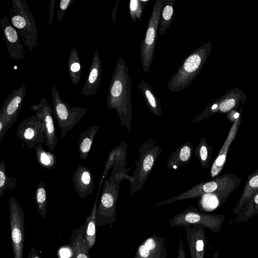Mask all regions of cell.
<instances>
[{
    "label": "cell",
    "mask_w": 258,
    "mask_h": 258,
    "mask_svg": "<svg viewBox=\"0 0 258 258\" xmlns=\"http://www.w3.org/2000/svg\"><path fill=\"white\" fill-rule=\"evenodd\" d=\"M138 86L150 111L154 115L160 116L162 113L161 102L151 86L142 80Z\"/></svg>",
    "instance_id": "obj_22"
},
{
    "label": "cell",
    "mask_w": 258,
    "mask_h": 258,
    "mask_svg": "<svg viewBox=\"0 0 258 258\" xmlns=\"http://www.w3.org/2000/svg\"><path fill=\"white\" fill-rule=\"evenodd\" d=\"M127 148V143L122 141L118 146L111 151L106 162L102 179H103L111 167L113 168L112 172L115 173L126 172L128 170L125 169L126 164Z\"/></svg>",
    "instance_id": "obj_17"
},
{
    "label": "cell",
    "mask_w": 258,
    "mask_h": 258,
    "mask_svg": "<svg viewBox=\"0 0 258 258\" xmlns=\"http://www.w3.org/2000/svg\"><path fill=\"white\" fill-rule=\"evenodd\" d=\"M68 71L73 84L74 85L78 84L81 80L82 67L78 51L75 47H72L70 52L68 59Z\"/></svg>",
    "instance_id": "obj_26"
},
{
    "label": "cell",
    "mask_w": 258,
    "mask_h": 258,
    "mask_svg": "<svg viewBox=\"0 0 258 258\" xmlns=\"http://www.w3.org/2000/svg\"><path fill=\"white\" fill-rule=\"evenodd\" d=\"M6 164L4 161L0 163V198L8 189L16 188L17 180L14 177H9L6 174Z\"/></svg>",
    "instance_id": "obj_32"
},
{
    "label": "cell",
    "mask_w": 258,
    "mask_h": 258,
    "mask_svg": "<svg viewBox=\"0 0 258 258\" xmlns=\"http://www.w3.org/2000/svg\"><path fill=\"white\" fill-rule=\"evenodd\" d=\"M131 84L128 68L124 59L120 57L109 84L107 107L109 110H116L121 125L128 133L131 132L132 123Z\"/></svg>",
    "instance_id": "obj_1"
},
{
    "label": "cell",
    "mask_w": 258,
    "mask_h": 258,
    "mask_svg": "<svg viewBox=\"0 0 258 258\" xmlns=\"http://www.w3.org/2000/svg\"><path fill=\"white\" fill-rule=\"evenodd\" d=\"M102 62L96 48L93 54L89 73L81 93L85 96L95 95L100 85Z\"/></svg>",
    "instance_id": "obj_15"
},
{
    "label": "cell",
    "mask_w": 258,
    "mask_h": 258,
    "mask_svg": "<svg viewBox=\"0 0 258 258\" xmlns=\"http://www.w3.org/2000/svg\"><path fill=\"white\" fill-rule=\"evenodd\" d=\"M149 0H131L128 5V10L132 21L135 22L141 20L145 6Z\"/></svg>",
    "instance_id": "obj_33"
},
{
    "label": "cell",
    "mask_w": 258,
    "mask_h": 258,
    "mask_svg": "<svg viewBox=\"0 0 258 258\" xmlns=\"http://www.w3.org/2000/svg\"><path fill=\"white\" fill-rule=\"evenodd\" d=\"M30 109L35 111L36 114L42 120L45 132V146H48L50 152L53 151L57 145V139L50 102L43 98L37 104H32Z\"/></svg>",
    "instance_id": "obj_12"
},
{
    "label": "cell",
    "mask_w": 258,
    "mask_h": 258,
    "mask_svg": "<svg viewBox=\"0 0 258 258\" xmlns=\"http://www.w3.org/2000/svg\"><path fill=\"white\" fill-rule=\"evenodd\" d=\"M98 192L97 198L94 203V205L92 211L89 216L86 218L85 222L86 227L85 230V238L89 246L90 249L93 247L96 240V209H97V201L98 197Z\"/></svg>",
    "instance_id": "obj_25"
},
{
    "label": "cell",
    "mask_w": 258,
    "mask_h": 258,
    "mask_svg": "<svg viewBox=\"0 0 258 258\" xmlns=\"http://www.w3.org/2000/svg\"><path fill=\"white\" fill-rule=\"evenodd\" d=\"M186 239L191 258H203L204 242L200 228L201 225H184Z\"/></svg>",
    "instance_id": "obj_18"
},
{
    "label": "cell",
    "mask_w": 258,
    "mask_h": 258,
    "mask_svg": "<svg viewBox=\"0 0 258 258\" xmlns=\"http://www.w3.org/2000/svg\"><path fill=\"white\" fill-rule=\"evenodd\" d=\"M86 224L74 230L69 244L73 251L72 258H90V248L84 237Z\"/></svg>",
    "instance_id": "obj_20"
},
{
    "label": "cell",
    "mask_w": 258,
    "mask_h": 258,
    "mask_svg": "<svg viewBox=\"0 0 258 258\" xmlns=\"http://www.w3.org/2000/svg\"><path fill=\"white\" fill-rule=\"evenodd\" d=\"M74 0H61L59 1L57 13V21L59 23L64 14L70 7L74 3Z\"/></svg>",
    "instance_id": "obj_35"
},
{
    "label": "cell",
    "mask_w": 258,
    "mask_h": 258,
    "mask_svg": "<svg viewBox=\"0 0 258 258\" xmlns=\"http://www.w3.org/2000/svg\"><path fill=\"white\" fill-rule=\"evenodd\" d=\"M72 181L80 198L89 196L94 190V181L90 169L86 166L79 165L73 172Z\"/></svg>",
    "instance_id": "obj_14"
},
{
    "label": "cell",
    "mask_w": 258,
    "mask_h": 258,
    "mask_svg": "<svg viewBox=\"0 0 258 258\" xmlns=\"http://www.w3.org/2000/svg\"><path fill=\"white\" fill-rule=\"evenodd\" d=\"M99 128V125H93L80 134L78 148L80 159L84 160L87 159L94 137Z\"/></svg>",
    "instance_id": "obj_23"
},
{
    "label": "cell",
    "mask_w": 258,
    "mask_h": 258,
    "mask_svg": "<svg viewBox=\"0 0 258 258\" xmlns=\"http://www.w3.org/2000/svg\"><path fill=\"white\" fill-rule=\"evenodd\" d=\"M58 254L59 258H71L73 255V251L69 245L62 246L59 249Z\"/></svg>",
    "instance_id": "obj_36"
},
{
    "label": "cell",
    "mask_w": 258,
    "mask_h": 258,
    "mask_svg": "<svg viewBox=\"0 0 258 258\" xmlns=\"http://www.w3.org/2000/svg\"><path fill=\"white\" fill-rule=\"evenodd\" d=\"M232 175H224L213 179L200 182L192 186L188 190L172 198L166 200L157 204L155 206L169 204L180 200L192 199L207 194H212L215 196L221 194H229L238 185L239 182H235L238 178H234Z\"/></svg>",
    "instance_id": "obj_5"
},
{
    "label": "cell",
    "mask_w": 258,
    "mask_h": 258,
    "mask_svg": "<svg viewBox=\"0 0 258 258\" xmlns=\"http://www.w3.org/2000/svg\"><path fill=\"white\" fill-rule=\"evenodd\" d=\"M177 258H185V253L183 248V242L182 239H180L179 242Z\"/></svg>",
    "instance_id": "obj_38"
},
{
    "label": "cell",
    "mask_w": 258,
    "mask_h": 258,
    "mask_svg": "<svg viewBox=\"0 0 258 258\" xmlns=\"http://www.w3.org/2000/svg\"><path fill=\"white\" fill-rule=\"evenodd\" d=\"M202 203L206 208H215L218 204L217 196L212 194H207L201 196Z\"/></svg>",
    "instance_id": "obj_34"
},
{
    "label": "cell",
    "mask_w": 258,
    "mask_h": 258,
    "mask_svg": "<svg viewBox=\"0 0 258 258\" xmlns=\"http://www.w3.org/2000/svg\"><path fill=\"white\" fill-rule=\"evenodd\" d=\"M16 136L29 149L34 148L37 144L44 143L45 132L42 120L37 114L23 119L18 126Z\"/></svg>",
    "instance_id": "obj_11"
},
{
    "label": "cell",
    "mask_w": 258,
    "mask_h": 258,
    "mask_svg": "<svg viewBox=\"0 0 258 258\" xmlns=\"http://www.w3.org/2000/svg\"><path fill=\"white\" fill-rule=\"evenodd\" d=\"M163 0H157L150 17L146 33L140 45L142 69L148 73L152 63Z\"/></svg>",
    "instance_id": "obj_8"
},
{
    "label": "cell",
    "mask_w": 258,
    "mask_h": 258,
    "mask_svg": "<svg viewBox=\"0 0 258 258\" xmlns=\"http://www.w3.org/2000/svg\"><path fill=\"white\" fill-rule=\"evenodd\" d=\"M192 155L193 147L187 141L170 154L167 162V168L176 169L188 164L191 161Z\"/></svg>",
    "instance_id": "obj_19"
},
{
    "label": "cell",
    "mask_w": 258,
    "mask_h": 258,
    "mask_svg": "<svg viewBox=\"0 0 258 258\" xmlns=\"http://www.w3.org/2000/svg\"><path fill=\"white\" fill-rule=\"evenodd\" d=\"M8 10L11 24L32 51L37 46V28L28 4L24 0H11Z\"/></svg>",
    "instance_id": "obj_4"
},
{
    "label": "cell",
    "mask_w": 258,
    "mask_h": 258,
    "mask_svg": "<svg viewBox=\"0 0 258 258\" xmlns=\"http://www.w3.org/2000/svg\"><path fill=\"white\" fill-rule=\"evenodd\" d=\"M34 197L38 213L42 219H44L47 213V200L46 187L43 181H41L38 184Z\"/></svg>",
    "instance_id": "obj_30"
},
{
    "label": "cell",
    "mask_w": 258,
    "mask_h": 258,
    "mask_svg": "<svg viewBox=\"0 0 258 258\" xmlns=\"http://www.w3.org/2000/svg\"><path fill=\"white\" fill-rule=\"evenodd\" d=\"M53 116L61 130V136L64 138L69 131L76 125L87 112L86 108L71 107L63 101L57 88L51 86Z\"/></svg>",
    "instance_id": "obj_7"
},
{
    "label": "cell",
    "mask_w": 258,
    "mask_h": 258,
    "mask_svg": "<svg viewBox=\"0 0 258 258\" xmlns=\"http://www.w3.org/2000/svg\"><path fill=\"white\" fill-rule=\"evenodd\" d=\"M194 151L201 166L205 168H208L211 160L212 147L209 146L205 137L201 139Z\"/></svg>",
    "instance_id": "obj_29"
},
{
    "label": "cell",
    "mask_w": 258,
    "mask_h": 258,
    "mask_svg": "<svg viewBox=\"0 0 258 258\" xmlns=\"http://www.w3.org/2000/svg\"><path fill=\"white\" fill-rule=\"evenodd\" d=\"M0 27L10 57L15 60L21 61L25 57V50L18 31L11 24L7 16L5 15L1 18Z\"/></svg>",
    "instance_id": "obj_13"
},
{
    "label": "cell",
    "mask_w": 258,
    "mask_h": 258,
    "mask_svg": "<svg viewBox=\"0 0 258 258\" xmlns=\"http://www.w3.org/2000/svg\"><path fill=\"white\" fill-rule=\"evenodd\" d=\"M24 84L10 93L0 109V143L9 129L17 120L26 94Z\"/></svg>",
    "instance_id": "obj_9"
},
{
    "label": "cell",
    "mask_w": 258,
    "mask_h": 258,
    "mask_svg": "<svg viewBox=\"0 0 258 258\" xmlns=\"http://www.w3.org/2000/svg\"><path fill=\"white\" fill-rule=\"evenodd\" d=\"M252 174L253 176L249 175L250 178H248L241 195L240 202L242 204L251 198L258 190V169Z\"/></svg>",
    "instance_id": "obj_31"
},
{
    "label": "cell",
    "mask_w": 258,
    "mask_h": 258,
    "mask_svg": "<svg viewBox=\"0 0 258 258\" xmlns=\"http://www.w3.org/2000/svg\"><path fill=\"white\" fill-rule=\"evenodd\" d=\"M10 223L14 258H23L25 241L24 212L16 199L9 201Z\"/></svg>",
    "instance_id": "obj_10"
},
{
    "label": "cell",
    "mask_w": 258,
    "mask_h": 258,
    "mask_svg": "<svg viewBox=\"0 0 258 258\" xmlns=\"http://www.w3.org/2000/svg\"><path fill=\"white\" fill-rule=\"evenodd\" d=\"M240 116H239L235 120L230 130L228 136L225 141L223 146L221 148L217 158L213 164L210 172L212 177H214L217 176L220 172L223 167L229 147L231 145L232 141L234 140L237 133L238 126L240 124Z\"/></svg>",
    "instance_id": "obj_21"
},
{
    "label": "cell",
    "mask_w": 258,
    "mask_h": 258,
    "mask_svg": "<svg viewBox=\"0 0 258 258\" xmlns=\"http://www.w3.org/2000/svg\"><path fill=\"white\" fill-rule=\"evenodd\" d=\"M34 149L37 161L41 167L48 170L54 167L57 162V157L54 154L45 151L41 144L36 145Z\"/></svg>",
    "instance_id": "obj_27"
},
{
    "label": "cell",
    "mask_w": 258,
    "mask_h": 258,
    "mask_svg": "<svg viewBox=\"0 0 258 258\" xmlns=\"http://www.w3.org/2000/svg\"><path fill=\"white\" fill-rule=\"evenodd\" d=\"M27 258H41L36 249L32 246L29 251Z\"/></svg>",
    "instance_id": "obj_39"
},
{
    "label": "cell",
    "mask_w": 258,
    "mask_h": 258,
    "mask_svg": "<svg viewBox=\"0 0 258 258\" xmlns=\"http://www.w3.org/2000/svg\"><path fill=\"white\" fill-rule=\"evenodd\" d=\"M134 258H167L164 238H148L138 247Z\"/></svg>",
    "instance_id": "obj_16"
},
{
    "label": "cell",
    "mask_w": 258,
    "mask_h": 258,
    "mask_svg": "<svg viewBox=\"0 0 258 258\" xmlns=\"http://www.w3.org/2000/svg\"><path fill=\"white\" fill-rule=\"evenodd\" d=\"M119 2V0H117L116 1L115 6L111 14V16L113 23H114V21L115 20L116 13V11H117V9L118 3Z\"/></svg>",
    "instance_id": "obj_40"
},
{
    "label": "cell",
    "mask_w": 258,
    "mask_h": 258,
    "mask_svg": "<svg viewBox=\"0 0 258 258\" xmlns=\"http://www.w3.org/2000/svg\"><path fill=\"white\" fill-rule=\"evenodd\" d=\"M212 47V42L209 41L191 52L170 79L167 84L168 90L173 93H178L191 84L200 73Z\"/></svg>",
    "instance_id": "obj_2"
},
{
    "label": "cell",
    "mask_w": 258,
    "mask_h": 258,
    "mask_svg": "<svg viewBox=\"0 0 258 258\" xmlns=\"http://www.w3.org/2000/svg\"><path fill=\"white\" fill-rule=\"evenodd\" d=\"M122 179L113 174L105 179L100 202L96 209V226L102 227L116 221V203Z\"/></svg>",
    "instance_id": "obj_6"
},
{
    "label": "cell",
    "mask_w": 258,
    "mask_h": 258,
    "mask_svg": "<svg viewBox=\"0 0 258 258\" xmlns=\"http://www.w3.org/2000/svg\"><path fill=\"white\" fill-rule=\"evenodd\" d=\"M174 3V0H163L159 23L158 30L160 35L164 34L173 22Z\"/></svg>",
    "instance_id": "obj_24"
},
{
    "label": "cell",
    "mask_w": 258,
    "mask_h": 258,
    "mask_svg": "<svg viewBox=\"0 0 258 258\" xmlns=\"http://www.w3.org/2000/svg\"><path fill=\"white\" fill-rule=\"evenodd\" d=\"M234 89V92L231 90L225 94V97H222V101L218 105V109L222 112H226L230 110L236 106L238 105V104L242 99V94L243 92H241L239 89Z\"/></svg>",
    "instance_id": "obj_28"
},
{
    "label": "cell",
    "mask_w": 258,
    "mask_h": 258,
    "mask_svg": "<svg viewBox=\"0 0 258 258\" xmlns=\"http://www.w3.org/2000/svg\"><path fill=\"white\" fill-rule=\"evenodd\" d=\"M55 0H50L49 3V13L48 17V24L51 26L52 24Z\"/></svg>",
    "instance_id": "obj_37"
},
{
    "label": "cell",
    "mask_w": 258,
    "mask_h": 258,
    "mask_svg": "<svg viewBox=\"0 0 258 258\" xmlns=\"http://www.w3.org/2000/svg\"><path fill=\"white\" fill-rule=\"evenodd\" d=\"M162 152L156 140L150 138H146L138 147V158L136 160L133 174L130 176L126 174L125 175V179L130 182L131 195L143 187Z\"/></svg>",
    "instance_id": "obj_3"
}]
</instances>
